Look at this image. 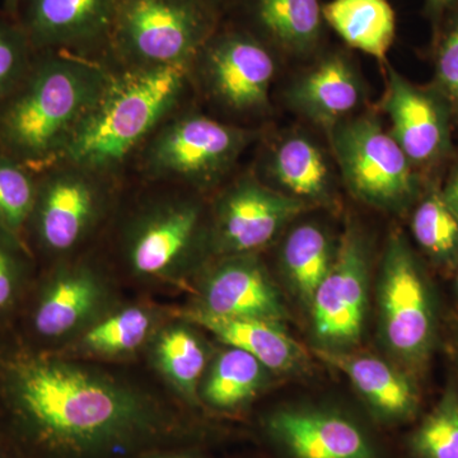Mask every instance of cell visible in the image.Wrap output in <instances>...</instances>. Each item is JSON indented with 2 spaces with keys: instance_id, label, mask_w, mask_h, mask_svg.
<instances>
[{
  "instance_id": "obj_26",
  "label": "cell",
  "mask_w": 458,
  "mask_h": 458,
  "mask_svg": "<svg viewBox=\"0 0 458 458\" xmlns=\"http://www.w3.org/2000/svg\"><path fill=\"white\" fill-rule=\"evenodd\" d=\"M250 13L262 35L286 53L309 54L321 38L319 0H250Z\"/></svg>"
},
{
  "instance_id": "obj_38",
  "label": "cell",
  "mask_w": 458,
  "mask_h": 458,
  "mask_svg": "<svg viewBox=\"0 0 458 458\" xmlns=\"http://www.w3.org/2000/svg\"><path fill=\"white\" fill-rule=\"evenodd\" d=\"M0 458H20L17 456L16 454H14V451L12 450L11 447L3 441L0 443Z\"/></svg>"
},
{
  "instance_id": "obj_27",
  "label": "cell",
  "mask_w": 458,
  "mask_h": 458,
  "mask_svg": "<svg viewBox=\"0 0 458 458\" xmlns=\"http://www.w3.org/2000/svg\"><path fill=\"white\" fill-rule=\"evenodd\" d=\"M410 228L428 260L454 274L458 267V219L443 197L441 186L428 181L414 204Z\"/></svg>"
},
{
  "instance_id": "obj_9",
  "label": "cell",
  "mask_w": 458,
  "mask_h": 458,
  "mask_svg": "<svg viewBox=\"0 0 458 458\" xmlns=\"http://www.w3.org/2000/svg\"><path fill=\"white\" fill-rule=\"evenodd\" d=\"M328 131L340 174L355 197L391 209L417 203L426 188L423 174L377 117L346 119Z\"/></svg>"
},
{
  "instance_id": "obj_32",
  "label": "cell",
  "mask_w": 458,
  "mask_h": 458,
  "mask_svg": "<svg viewBox=\"0 0 458 458\" xmlns=\"http://www.w3.org/2000/svg\"><path fill=\"white\" fill-rule=\"evenodd\" d=\"M38 51L17 18L0 17V102L25 78Z\"/></svg>"
},
{
  "instance_id": "obj_28",
  "label": "cell",
  "mask_w": 458,
  "mask_h": 458,
  "mask_svg": "<svg viewBox=\"0 0 458 458\" xmlns=\"http://www.w3.org/2000/svg\"><path fill=\"white\" fill-rule=\"evenodd\" d=\"M335 251L330 238L318 225H300L286 238L282 251L283 265L304 302L311 303L333 265Z\"/></svg>"
},
{
  "instance_id": "obj_20",
  "label": "cell",
  "mask_w": 458,
  "mask_h": 458,
  "mask_svg": "<svg viewBox=\"0 0 458 458\" xmlns=\"http://www.w3.org/2000/svg\"><path fill=\"white\" fill-rule=\"evenodd\" d=\"M363 96L360 75L343 54H331L301 75L286 93L289 105L330 131L348 119Z\"/></svg>"
},
{
  "instance_id": "obj_16",
  "label": "cell",
  "mask_w": 458,
  "mask_h": 458,
  "mask_svg": "<svg viewBox=\"0 0 458 458\" xmlns=\"http://www.w3.org/2000/svg\"><path fill=\"white\" fill-rule=\"evenodd\" d=\"M189 306L223 318L282 322L284 304L255 255L227 256L210 262L192 283Z\"/></svg>"
},
{
  "instance_id": "obj_12",
  "label": "cell",
  "mask_w": 458,
  "mask_h": 458,
  "mask_svg": "<svg viewBox=\"0 0 458 458\" xmlns=\"http://www.w3.org/2000/svg\"><path fill=\"white\" fill-rule=\"evenodd\" d=\"M304 209L306 203L300 199L254 177H241L222 191L210 212L212 255H255Z\"/></svg>"
},
{
  "instance_id": "obj_7",
  "label": "cell",
  "mask_w": 458,
  "mask_h": 458,
  "mask_svg": "<svg viewBox=\"0 0 458 458\" xmlns=\"http://www.w3.org/2000/svg\"><path fill=\"white\" fill-rule=\"evenodd\" d=\"M254 138V131L183 106L148 138L131 162L144 182L201 192L228 174Z\"/></svg>"
},
{
  "instance_id": "obj_29",
  "label": "cell",
  "mask_w": 458,
  "mask_h": 458,
  "mask_svg": "<svg viewBox=\"0 0 458 458\" xmlns=\"http://www.w3.org/2000/svg\"><path fill=\"white\" fill-rule=\"evenodd\" d=\"M29 247L0 233V333L17 324L36 276Z\"/></svg>"
},
{
  "instance_id": "obj_15",
  "label": "cell",
  "mask_w": 458,
  "mask_h": 458,
  "mask_svg": "<svg viewBox=\"0 0 458 458\" xmlns=\"http://www.w3.org/2000/svg\"><path fill=\"white\" fill-rule=\"evenodd\" d=\"M367 271L366 242L357 229H346L327 278L310 303L316 336L327 345L360 339L366 315Z\"/></svg>"
},
{
  "instance_id": "obj_18",
  "label": "cell",
  "mask_w": 458,
  "mask_h": 458,
  "mask_svg": "<svg viewBox=\"0 0 458 458\" xmlns=\"http://www.w3.org/2000/svg\"><path fill=\"white\" fill-rule=\"evenodd\" d=\"M265 426L292 458H376L363 430L334 412L280 410L267 418Z\"/></svg>"
},
{
  "instance_id": "obj_33",
  "label": "cell",
  "mask_w": 458,
  "mask_h": 458,
  "mask_svg": "<svg viewBox=\"0 0 458 458\" xmlns=\"http://www.w3.org/2000/svg\"><path fill=\"white\" fill-rule=\"evenodd\" d=\"M430 86L447 104L458 125V4L439 38Z\"/></svg>"
},
{
  "instance_id": "obj_19",
  "label": "cell",
  "mask_w": 458,
  "mask_h": 458,
  "mask_svg": "<svg viewBox=\"0 0 458 458\" xmlns=\"http://www.w3.org/2000/svg\"><path fill=\"white\" fill-rule=\"evenodd\" d=\"M213 352L204 330L174 315L165 321L148 344L143 360L165 386V393L183 408L200 409L199 387Z\"/></svg>"
},
{
  "instance_id": "obj_1",
  "label": "cell",
  "mask_w": 458,
  "mask_h": 458,
  "mask_svg": "<svg viewBox=\"0 0 458 458\" xmlns=\"http://www.w3.org/2000/svg\"><path fill=\"white\" fill-rule=\"evenodd\" d=\"M189 412L119 366L0 335V429L20 458H140L195 447Z\"/></svg>"
},
{
  "instance_id": "obj_25",
  "label": "cell",
  "mask_w": 458,
  "mask_h": 458,
  "mask_svg": "<svg viewBox=\"0 0 458 458\" xmlns=\"http://www.w3.org/2000/svg\"><path fill=\"white\" fill-rule=\"evenodd\" d=\"M322 16L352 49L386 62L396 35V16L387 0H331Z\"/></svg>"
},
{
  "instance_id": "obj_31",
  "label": "cell",
  "mask_w": 458,
  "mask_h": 458,
  "mask_svg": "<svg viewBox=\"0 0 458 458\" xmlns=\"http://www.w3.org/2000/svg\"><path fill=\"white\" fill-rule=\"evenodd\" d=\"M36 186L38 177L33 172L7 157L0 156V233L25 245Z\"/></svg>"
},
{
  "instance_id": "obj_34",
  "label": "cell",
  "mask_w": 458,
  "mask_h": 458,
  "mask_svg": "<svg viewBox=\"0 0 458 458\" xmlns=\"http://www.w3.org/2000/svg\"><path fill=\"white\" fill-rule=\"evenodd\" d=\"M441 190L443 197H445L454 213L456 214L458 219V156L454 159V164L448 171Z\"/></svg>"
},
{
  "instance_id": "obj_2",
  "label": "cell",
  "mask_w": 458,
  "mask_h": 458,
  "mask_svg": "<svg viewBox=\"0 0 458 458\" xmlns=\"http://www.w3.org/2000/svg\"><path fill=\"white\" fill-rule=\"evenodd\" d=\"M111 73L105 60L38 51L29 73L0 102V156L35 174L59 164Z\"/></svg>"
},
{
  "instance_id": "obj_39",
  "label": "cell",
  "mask_w": 458,
  "mask_h": 458,
  "mask_svg": "<svg viewBox=\"0 0 458 458\" xmlns=\"http://www.w3.org/2000/svg\"><path fill=\"white\" fill-rule=\"evenodd\" d=\"M452 276H454V292H456V297H457V300H458V267H457L456 270L454 271V274H452Z\"/></svg>"
},
{
  "instance_id": "obj_13",
  "label": "cell",
  "mask_w": 458,
  "mask_h": 458,
  "mask_svg": "<svg viewBox=\"0 0 458 458\" xmlns=\"http://www.w3.org/2000/svg\"><path fill=\"white\" fill-rule=\"evenodd\" d=\"M382 110L390 132L421 174L439 167L454 153L450 108L432 86L418 87L388 68Z\"/></svg>"
},
{
  "instance_id": "obj_36",
  "label": "cell",
  "mask_w": 458,
  "mask_h": 458,
  "mask_svg": "<svg viewBox=\"0 0 458 458\" xmlns=\"http://www.w3.org/2000/svg\"><path fill=\"white\" fill-rule=\"evenodd\" d=\"M427 11L433 21H439L448 9L456 8L458 0H426Z\"/></svg>"
},
{
  "instance_id": "obj_22",
  "label": "cell",
  "mask_w": 458,
  "mask_h": 458,
  "mask_svg": "<svg viewBox=\"0 0 458 458\" xmlns=\"http://www.w3.org/2000/svg\"><path fill=\"white\" fill-rule=\"evenodd\" d=\"M176 312L223 345L249 352L270 372H288L302 360V349L285 333L280 322L223 318L192 306L176 307Z\"/></svg>"
},
{
  "instance_id": "obj_24",
  "label": "cell",
  "mask_w": 458,
  "mask_h": 458,
  "mask_svg": "<svg viewBox=\"0 0 458 458\" xmlns=\"http://www.w3.org/2000/svg\"><path fill=\"white\" fill-rule=\"evenodd\" d=\"M270 176L286 195L307 201H327L333 189V171L327 157L303 134L283 138L271 150Z\"/></svg>"
},
{
  "instance_id": "obj_17",
  "label": "cell",
  "mask_w": 458,
  "mask_h": 458,
  "mask_svg": "<svg viewBox=\"0 0 458 458\" xmlns=\"http://www.w3.org/2000/svg\"><path fill=\"white\" fill-rule=\"evenodd\" d=\"M176 307L149 298H122L90 327L60 351L72 360L125 366L143 360L148 344L158 328L174 315Z\"/></svg>"
},
{
  "instance_id": "obj_6",
  "label": "cell",
  "mask_w": 458,
  "mask_h": 458,
  "mask_svg": "<svg viewBox=\"0 0 458 458\" xmlns=\"http://www.w3.org/2000/svg\"><path fill=\"white\" fill-rule=\"evenodd\" d=\"M122 298L119 278L99 256L55 262L36 276L14 335L30 348L60 351Z\"/></svg>"
},
{
  "instance_id": "obj_41",
  "label": "cell",
  "mask_w": 458,
  "mask_h": 458,
  "mask_svg": "<svg viewBox=\"0 0 458 458\" xmlns=\"http://www.w3.org/2000/svg\"><path fill=\"white\" fill-rule=\"evenodd\" d=\"M3 442V437H2V429H0V443Z\"/></svg>"
},
{
  "instance_id": "obj_4",
  "label": "cell",
  "mask_w": 458,
  "mask_h": 458,
  "mask_svg": "<svg viewBox=\"0 0 458 458\" xmlns=\"http://www.w3.org/2000/svg\"><path fill=\"white\" fill-rule=\"evenodd\" d=\"M186 66L114 68L106 89L75 132L63 161L122 177L125 165L191 89Z\"/></svg>"
},
{
  "instance_id": "obj_8",
  "label": "cell",
  "mask_w": 458,
  "mask_h": 458,
  "mask_svg": "<svg viewBox=\"0 0 458 458\" xmlns=\"http://www.w3.org/2000/svg\"><path fill=\"white\" fill-rule=\"evenodd\" d=\"M216 30L205 0H119L105 60L114 68H190Z\"/></svg>"
},
{
  "instance_id": "obj_11",
  "label": "cell",
  "mask_w": 458,
  "mask_h": 458,
  "mask_svg": "<svg viewBox=\"0 0 458 458\" xmlns=\"http://www.w3.org/2000/svg\"><path fill=\"white\" fill-rule=\"evenodd\" d=\"M276 63L267 45L245 31L214 32L190 66L208 98L229 114H254L269 105Z\"/></svg>"
},
{
  "instance_id": "obj_23",
  "label": "cell",
  "mask_w": 458,
  "mask_h": 458,
  "mask_svg": "<svg viewBox=\"0 0 458 458\" xmlns=\"http://www.w3.org/2000/svg\"><path fill=\"white\" fill-rule=\"evenodd\" d=\"M270 370L249 352L225 345L214 352L200 387L201 408L234 412L246 408L265 387Z\"/></svg>"
},
{
  "instance_id": "obj_42",
  "label": "cell",
  "mask_w": 458,
  "mask_h": 458,
  "mask_svg": "<svg viewBox=\"0 0 458 458\" xmlns=\"http://www.w3.org/2000/svg\"><path fill=\"white\" fill-rule=\"evenodd\" d=\"M457 357H458V343H457Z\"/></svg>"
},
{
  "instance_id": "obj_21",
  "label": "cell",
  "mask_w": 458,
  "mask_h": 458,
  "mask_svg": "<svg viewBox=\"0 0 458 458\" xmlns=\"http://www.w3.org/2000/svg\"><path fill=\"white\" fill-rule=\"evenodd\" d=\"M316 354L342 370L377 414L394 421L417 417L420 394L414 379L372 355L346 354L333 349H318Z\"/></svg>"
},
{
  "instance_id": "obj_37",
  "label": "cell",
  "mask_w": 458,
  "mask_h": 458,
  "mask_svg": "<svg viewBox=\"0 0 458 458\" xmlns=\"http://www.w3.org/2000/svg\"><path fill=\"white\" fill-rule=\"evenodd\" d=\"M23 0H4V11L7 16L17 18Z\"/></svg>"
},
{
  "instance_id": "obj_3",
  "label": "cell",
  "mask_w": 458,
  "mask_h": 458,
  "mask_svg": "<svg viewBox=\"0 0 458 458\" xmlns=\"http://www.w3.org/2000/svg\"><path fill=\"white\" fill-rule=\"evenodd\" d=\"M131 205L114 214V261L120 282L144 291L191 288L212 255L210 218L198 192L150 183ZM122 204V203H120Z\"/></svg>"
},
{
  "instance_id": "obj_14",
  "label": "cell",
  "mask_w": 458,
  "mask_h": 458,
  "mask_svg": "<svg viewBox=\"0 0 458 458\" xmlns=\"http://www.w3.org/2000/svg\"><path fill=\"white\" fill-rule=\"evenodd\" d=\"M119 0H23L17 20L36 51L106 59Z\"/></svg>"
},
{
  "instance_id": "obj_5",
  "label": "cell",
  "mask_w": 458,
  "mask_h": 458,
  "mask_svg": "<svg viewBox=\"0 0 458 458\" xmlns=\"http://www.w3.org/2000/svg\"><path fill=\"white\" fill-rule=\"evenodd\" d=\"M26 243L47 267L89 252L122 203V177L60 161L38 174Z\"/></svg>"
},
{
  "instance_id": "obj_40",
  "label": "cell",
  "mask_w": 458,
  "mask_h": 458,
  "mask_svg": "<svg viewBox=\"0 0 458 458\" xmlns=\"http://www.w3.org/2000/svg\"><path fill=\"white\" fill-rule=\"evenodd\" d=\"M205 2L213 3L214 4V3L218 2V0H205Z\"/></svg>"
},
{
  "instance_id": "obj_10",
  "label": "cell",
  "mask_w": 458,
  "mask_h": 458,
  "mask_svg": "<svg viewBox=\"0 0 458 458\" xmlns=\"http://www.w3.org/2000/svg\"><path fill=\"white\" fill-rule=\"evenodd\" d=\"M381 321L391 351L403 363L420 369L436 344L438 319L429 279L406 238H390L382 267Z\"/></svg>"
},
{
  "instance_id": "obj_30",
  "label": "cell",
  "mask_w": 458,
  "mask_h": 458,
  "mask_svg": "<svg viewBox=\"0 0 458 458\" xmlns=\"http://www.w3.org/2000/svg\"><path fill=\"white\" fill-rule=\"evenodd\" d=\"M414 458H458V387L451 384L410 438Z\"/></svg>"
},
{
  "instance_id": "obj_35",
  "label": "cell",
  "mask_w": 458,
  "mask_h": 458,
  "mask_svg": "<svg viewBox=\"0 0 458 458\" xmlns=\"http://www.w3.org/2000/svg\"><path fill=\"white\" fill-rule=\"evenodd\" d=\"M140 458H208L200 452L195 450V447H180L171 448V450H165L156 452V454H148V456Z\"/></svg>"
}]
</instances>
